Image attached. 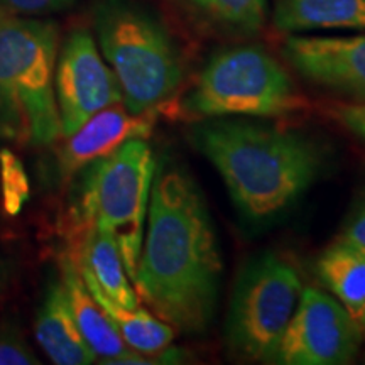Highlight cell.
Returning <instances> with one entry per match:
<instances>
[{"label": "cell", "mask_w": 365, "mask_h": 365, "mask_svg": "<svg viewBox=\"0 0 365 365\" xmlns=\"http://www.w3.org/2000/svg\"><path fill=\"white\" fill-rule=\"evenodd\" d=\"M222 276L215 222L202 188L182 164L163 159L134 281L139 298L175 331L203 335L215 319Z\"/></svg>", "instance_id": "cell-1"}, {"label": "cell", "mask_w": 365, "mask_h": 365, "mask_svg": "<svg viewBox=\"0 0 365 365\" xmlns=\"http://www.w3.org/2000/svg\"><path fill=\"white\" fill-rule=\"evenodd\" d=\"M190 140L222 176L242 220L257 228L287 215L330 159L312 134L242 118H207L191 127Z\"/></svg>", "instance_id": "cell-2"}, {"label": "cell", "mask_w": 365, "mask_h": 365, "mask_svg": "<svg viewBox=\"0 0 365 365\" xmlns=\"http://www.w3.org/2000/svg\"><path fill=\"white\" fill-rule=\"evenodd\" d=\"M98 49L132 113H156L185 78L178 44L154 12L132 0H100L93 16Z\"/></svg>", "instance_id": "cell-3"}, {"label": "cell", "mask_w": 365, "mask_h": 365, "mask_svg": "<svg viewBox=\"0 0 365 365\" xmlns=\"http://www.w3.org/2000/svg\"><path fill=\"white\" fill-rule=\"evenodd\" d=\"M56 61V26L0 17V135L33 145L53 144L61 137Z\"/></svg>", "instance_id": "cell-4"}, {"label": "cell", "mask_w": 365, "mask_h": 365, "mask_svg": "<svg viewBox=\"0 0 365 365\" xmlns=\"http://www.w3.org/2000/svg\"><path fill=\"white\" fill-rule=\"evenodd\" d=\"M182 107L203 118L289 117L307 108V98L271 53L242 44L212 54Z\"/></svg>", "instance_id": "cell-5"}, {"label": "cell", "mask_w": 365, "mask_h": 365, "mask_svg": "<svg viewBox=\"0 0 365 365\" xmlns=\"http://www.w3.org/2000/svg\"><path fill=\"white\" fill-rule=\"evenodd\" d=\"M85 170L78 227L95 225L113 237L134 284L156 171L153 149L145 139H132Z\"/></svg>", "instance_id": "cell-6"}, {"label": "cell", "mask_w": 365, "mask_h": 365, "mask_svg": "<svg viewBox=\"0 0 365 365\" xmlns=\"http://www.w3.org/2000/svg\"><path fill=\"white\" fill-rule=\"evenodd\" d=\"M303 291L299 274L274 252L240 267L225 318V344L234 360L274 364Z\"/></svg>", "instance_id": "cell-7"}, {"label": "cell", "mask_w": 365, "mask_h": 365, "mask_svg": "<svg viewBox=\"0 0 365 365\" xmlns=\"http://www.w3.org/2000/svg\"><path fill=\"white\" fill-rule=\"evenodd\" d=\"M364 340L360 323L333 296L304 287L274 364L345 365Z\"/></svg>", "instance_id": "cell-8"}, {"label": "cell", "mask_w": 365, "mask_h": 365, "mask_svg": "<svg viewBox=\"0 0 365 365\" xmlns=\"http://www.w3.org/2000/svg\"><path fill=\"white\" fill-rule=\"evenodd\" d=\"M54 91L63 137L95 113L122 102L117 76L86 29L73 31L63 44L54 73Z\"/></svg>", "instance_id": "cell-9"}, {"label": "cell", "mask_w": 365, "mask_h": 365, "mask_svg": "<svg viewBox=\"0 0 365 365\" xmlns=\"http://www.w3.org/2000/svg\"><path fill=\"white\" fill-rule=\"evenodd\" d=\"M282 56L309 83L365 103V34H287Z\"/></svg>", "instance_id": "cell-10"}, {"label": "cell", "mask_w": 365, "mask_h": 365, "mask_svg": "<svg viewBox=\"0 0 365 365\" xmlns=\"http://www.w3.org/2000/svg\"><path fill=\"white\" fill-rule=\"evenodd\" d=\"M153 115L132 113L122 102L103 108L65 137L59 150V170L65 176H71L91 163L110 156L132 139H148L153 132Z\"/></svg>", "instance_id": "cell-11"}, {"label": "cell", "mask_w": 365, "mask_h": 365, "mask_svg": "<svg viewBox=\"0 0 365 365\" xmlns=\"http://www.w3.org/2000/svg\"><path fill=\"white\" fill-rule=\"evenodd\" d=\"M61 282L76 325L100 362L112 365L113 360L130 354L132 349L120 339L115 327L90 293L71 254L61 261Z\"/></svg>", "instance_id": "cell-12"}, {"label": "cell", "mask_w": 365, "mask_h": 365, "mask_svg": "<svg viewBox=\"0 0 365 365\" xmlns=\"http://www.w3.org/2000/svg\"><path fill=\"white\" fill-rule=\"evenodd\" d=\"M36 339L58 365H88L97 360L76 325L61 281L49 286L46 293L36 319Z\"/></svg>", "instance_id": "cell-13"}, {"label": "cell", "mask_w": 365, "mask_h": 365, "mask_svg": "<svg viewBox=\"0 0 365 365\" xmlns=\"http://www.w3.org/2000/svg\"><path fill=\"white\" fill-rule=\"evenodd\" d=\"M78 244L73 255L76 266L91 277L108 298L125 308L139 307L135 287L125 271L120 250L112 235L95 225L78 227Z\"/></svg>", "instance_id": "cell-14"}, {"label": "cell", "mask_w": 365, "mask_h": 365, "mask_svg": "<svg viewBox=\"0 0 365 365\" xmlns=\"http://www.w3.org/2000/svg\"><path fill=\"white\" fill-rule=\"evenodd\" d=\"M272 22L284 34L365 29V0H272Z\"/></svg>", "instance_id": "cell-15"}, {"label": "cell", "mask_w": 365, "mask_h": 365, "mask_svg": "<svg viewBox=\"0 0 365 365\" xmlns=\"http://www.w3.org/2000/svg\"><path fill=\"white\" fill-rule=\"evenodd\" d=\"M317 274L360 323L365 312V250L336 239L318 257Z\"/></svg>", "instance_id": "cell-16"}, {"label": "cell", "mask_w": 365, "mask_h": 365, "mask_svg": "<svg viewBox=\"0 0 365 365\" xmlns=\"http://www.w3.org/2000/svg\"><path fill=\"white\" fill-rule=\"evenodd\" d=\"M81 272V271H80ZM83 279L88 286L90 293L97 299V303L107 314L112 325L120 339L125 341L129 349L144 355H154L161 350L168 349L175 340V330L158 318L154 313H149L148 309L137 308H125L122 304L108 298L100 287L95 284L91 277L81 272Z\"/></svg>", "instance_id": "cell-17"}, {"label": "cell", "mask_w": 365, "mask_h": 365, "mask_svg": "<svg viewBox=\"0 0 365 365\" xmlns=\"http://www.w3.org/2000/svg\"><path fill=\"white\" fill-rule=\"evenodd\" d=\"M200 24L215 33L247 38L266 26L269 0H180Z\"/></svg>", "instance_id": "cell-18"}, {"label": "cell", "mask_w": 365, "mask_h": 365, "mask_svg": "<svg viewBox=\"0 0 365 365\" xmlns=\"http://www.w3.org/2000/svg\"><path fill=\"white\" fill-rule=\"evenodd\" d=\"M2 202L9 215H17L29 200V180L22 163L9 149L0 153Z\"/></svg>", "instance_id": "cell-19"}, {"label": "cell", "mask_w": 365, "mask_h": 365, "mask_svg": "<svg viewBox=\"0 0 365 365\" xmlns=\"http://www.w3.org/2000/svg\"><path fill=\"white\" fill-rule=\"evenodd\" d=\"M325 115L330 117L341 129L365 143V103L333 102L325 105Z\"/></svg>", "instance_id": "cell-20"}, {"label": "cell", "mask_w": 365, "mask_h": 365, "mask_svg": "<svg viewBox=\"0 0 365 365\" xmlns=\"http://www.w3.org/2000/svg\"><path fill=\"white\" fill-rule=\"evenodd\" d=\"M39 364L31 346L16 331H0V365Z\"/></svg>", "instance_id": "cell-21"}, {"label": "cell", "mask_w": 365, "mask_h": 365, "mask_svg": "<svg viewBox=\"0 0 365 365\" xmlns=\"http://www.w3.org/2000/svg\"><path fill=\"white\" fill-rule=\"evenodd\" d=\"M336 239L365 250V198L346 217L344 228Z\"/></svg>", "instance_id": "cell-22"}, {"label": "cell", "mask_w": 365, "mask_h": 365, "mask_svg": "<svg viewBox=\"0 0 365 365\" xmlns=\"http://www.w3.org/2000/svg\"><path fill=\"white\" fill-rule=\"evenodd\" d=\"M75 0H4V4L12 11L21 14H48L61 11Z\"/></svg>", "instance_id": "cell-23"}, {"label": "cell", "mask_w": 365, "mask_h": 365, "mask_svg": "<svg viewBox=\"0 0 365 365\" xmlns=\"http://www.w3.org/2000/svg\"><path fill=\"white\" fill-rule=\"evenodd\" d=\"M360 327H362V330H364V333H365V312H364L362 319H360Z\"/></svg>", "instance_id": "cell-24"}]
</instances>
